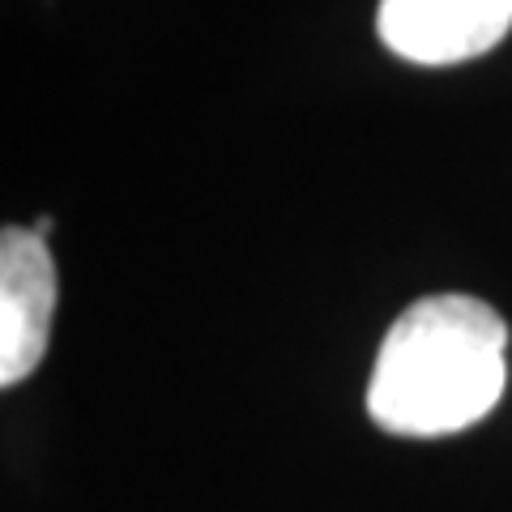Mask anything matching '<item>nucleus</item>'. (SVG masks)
Returning a JSON list of instances; mask_svg holds the SVG:
<instances>
[{
  "label": "nucleus",
  "mask_w": 512,
  "mask_h": 512,
  "mask_svg": "<svg viewBox=\"0 0 512 512\" xmlns=\"http://www.w3.org/2000/svg\"><path fill=\"white\" fill-rule=\"evenodd\" d=\"M52 227H56V222H52V218H39V222H35V227H30V231H35L39 239H47V235H52Z\"/></svg>",
  "instance_id": "obj_4"
},
{
  "label": "nucleus",
  "mask_w": 512,
  "mask_h": 512,
  "mask_svg": "<svg viewBox=\"0 0 512 512\" xmlns=\"http://www.w3.org/2000/svg\"><path fill=\"white\" fill-rule=\"evenodd\" d=\"M508 325L474 295H427L389 325L367 380V414L393 436H453L504 393Z\"/></svg>",
  "instance_id": "obj_1"
},
{
  "label": "nucleus",
  "mask_w": 512,
  "mask_h": 512,
  "mask_svg": "<svg viewBox=\"0 0 512 512\" xmlns=\"http://www.w3.org/2000/svg\"><path fill=\"white\" fill-rule=\"evenodd\" d=\"M56 316V261L30 227L0 235V384L13 389L47 355Z\"/></svg>",
  "instance_id": "obj_2"
},
{
  "label": "nucleus",
  "mask_w": 512,
  "mask_h": 512,
  "mask_svg": "<svg viewBox=\"0 0 512 512\" xmlns=\"http://www.w3.org/2000/svg\"><path fill=\"white\" fill-rule=\"evenodd\" d=\"M380 39L410 64H461L512 30V0H380Z\"/></svg>",
  "instance_id": "obj_3"
}]
</instances>
